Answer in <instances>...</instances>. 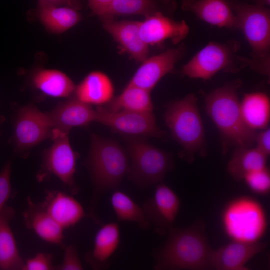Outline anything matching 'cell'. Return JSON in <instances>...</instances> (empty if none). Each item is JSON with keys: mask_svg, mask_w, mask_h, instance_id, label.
<instances>
[{"mask_svg": "<svg viewBox=\"0 0 270 270\" xmlns=\"http://www.w3.org/2000/svg\"><path fill=\"white\" fill-rule=\"evenodd\" d=\"M204 220L186 228H174L164 244L153 253L156 270H210L213 250L209 244Z\"/></svg>", "mask_w": 270, "mask_h": 270, "instance_id": "cell-1", "label": "cell"}, {"mask_svg": "<svg viewBox=\"0 0 270 270\" xmlns=\"http://www.w3.org/2000/svg\"><path fill=\"white\" fill-rule=\"evenodd\" d=\"M53 130L46 112H42L34 104L20 108L14 122V152L26 158L34 147L47 139H52Z\"/></svg>", "mask_w": 270, "mask_h": 270, "instance_id": "cell-10", "label": "cell"}, {"mask_svg": "<svg viewBox=\"0 0 270 270\" xmlns=\"http://www.w3.org/2000/svg\"><path fill=\"white\" fill-rule=\"evenodd\" d=\"M84 164L90 172L94 190L90 216L99 223L100 221L94 212L98 200L104 193L116 190L127 176L130 158L126 149L116 140L92 134Z\"/></svg>", "mask_w": 270, "mask_h": 270, "instance_id": "cell-2", "label": "cell"}, {"mask_svg": "<svg viewBox=\"0 0 270 270\" xmlns=\"http://www.w3.org/2000/svg\"><path fill=\"white\" fill-rule=\"evenodd\" d=\"M242 116L246 124L256 130L267 128L270 118V100L262 92L248 94L240 102Z\"/></svg>", "mask_w": 270, "mask_h": 270, "instance_id": "cell-26", "label": "cell"}, {"mask_svg": "<svg viewBox=\"0 0 270 270\" xmlns=\"http://www.w3.org/2000/svg\"><path fill=\"white\" fill-rule=\"evenodd\" d=\"M241 84L235 80L204 94L206 108L224 138L237 146L252 148L257 132L246 124L242 116L238 96Z\"/></svg>", "mask_w": 270, "mask_h": 270, "instance_id": "cell-3", "label": "cell"}, {"mask_svg": "<svg viewBox=\"0 0 270 270\" xmlns=\"http://www.w3.org/2000/svg\"><path fill=\"white\" fill-rule=\"evenodd\" d=\"M56 270L53 265L51 254L38 253L26 262L24 270Z\"/></svg>", "mask_w": 270, "mask_h": 270, "instance_id": "cell-34", "label": "cell"}, {"mask_svg": "<svg viewBox=\"0 0 270 270\" xmlns=\"http://www.w3.org/2000/svg\"><path fill=\"white\" fill-rule=\"evenodd\" d=\"M39 18L47 30L59 34L77 24L82 16L72 7L44 5L39 6Z\"/></svg>", "mask_w": 270, "mask_h": 270, "instance_id": "cell-27", "label": "cell"}, {"mask_svg": "<svg viewBox=\"0 0 270 270\" xmlns=\"http://www.w3.org/2000/svg\"><path fill=\"white\" fill-rule=\"evenodd\" d=\"M268 157L256 148L238 146L228 163V172L236 180H243L247 174L266 166Z\"/></svg>", "mask_w": 270, "mask_h": 270, "instance_id": "cell-28", "label": "cell"}, {"mask_svg": "<svg viewBox=\"0 0 270 270\" xmlns=\"http://www.w3.org/2000/svg\"><path fill=\"white\" fill-rule=\"evenodd\" d=\"M38 1L39 6L44 5H68L69 6L75 8H77L78 6L75 0H38Z\"/></svg>", "mask_w": 270, "mask_h": 270, "instance_id": "cell-37", "label": "cell"}, {"mask_svg": "<svg viewBox=\"0 0 270 270\" xmlns=\"http://www.w3.org/2000/svg\"><path fill=\"white\" fill-rule=\"evenodd\" d=\"M180 206V200L174 190L159 183L153 196L144 202L142 208L156 232L165 236L174 227Z\"/></svg>", "mask_w": 270, "mask_h": 270, "instance_id": "cell-12", "label": "cell"}, {"mask_svg": "<svg viewBox=\"0 0 270 270\" xmlns=\"http://www.w3.org/2000/svg\"><path fill=\"white\" fill-rule=\"evenodd\" d=\"M41 204L64 229L74 226L86 216L76 199L62 192L46 190L45 200Z\"/></svg>", "mask_w": 270, "mask_h": 270, "instance_id": "cell-18", "label": "cell"}, {"mask_svg": "<svg viewBox=\"0 0 270 270\" xmlns=\"http://www.w3.org/2000/svg\"><path fill=\"white\" fill-rule=\"evenodd\" d=\"M198 98L193 94L168 104L164 120L172 137L183 148L186 158L206 154L205 131L198 106Z\"/></svg>", "mask_w": 270, "mask_h": 270, "instance_id": "cell-5", "label": "cell"}, {"mask_svg": "<svg viewBox=\"0 0 270 270\" xmlns=\"http://www.w3.org/2000/svg\"><path fill=\"white\" fill-rule=\"evenodd\" d=\"M69 134L54 130L53 144L44 151L40 168L36 178L42 182L51 175L58 178L72 195L80 190L75 180L76 161L79 154L72 149Z\"/></svg>", "mask_w": 270, "mask_h": 270, "instance_id": "cell-9", "label": "cell"}, {"mask_svg": "<svg viewBox=\"0 0 270 270\" xmlns=\"http://www.w3.org/2000/svg\"><path fill=\"white\" fill-rule=\"evenodd\" d=\"M268 243H252L232 241L216 250H213L210 268L216 270H246L247 262L263 252Z\"/></svg>", "mask_w": 270, "mask_h": 270, "instance_id": "cell-17", "label": "cell"}, {"mask_svg": "<svg viewBox=\"0 0 270 270\" xmlns=\"http://www.w3.org/2000/svg\"><path fill=\"white\" fill-rule=\"evenodd\" d=\"M124 138L130 158L128 178L142 189L160 183L174 166L172 156L146 138Z\"/></svg>", "mask_w": 270, "mask_h": 270, "instance_id": "cell-6", "label": "cell"}, {"mask_svg": "<svg viewBox=\"0 0 270 270\" xmlns=\"http://www.w3.org/2000/svg\"><path fill=\"white\" fill-rule=\"evenodd\" d=\"M154 0H114L103 17L115 16L144 15L146 17L157 12Z\"/></svg>", "mask_w": 270, "mask_h": 270, "instance_id": "cell-30", "label": "cell"}, {"mask_svg": "<svg viewBox=\"0 0 270 270\" xmlns=\"http://www.w3.org/2000/svg\"><path fill=\"white\" fill-rule=\"evenodd\" d=\"M5 118L0 114V126L5 121Z\"/></svg>", "mask_w": 270, "mask_h": 270, "instance_id": "cell-39", "label": "cell"}, {"mask_svg": "<svg viewBox=\"0 0 270 270\" xmlns=\"http://www.w3.org/2000/svg\"><path fill=\"white\" fill-rule=\"evenodd\" d=\"M139 31L141 38L148 46H154L167 40L178 44L188 36L190 28L184 20L174 21L157 11L140 22Z\"/></svg>", "mask_w": 270, "mask_h": 270, "instance_id": "cell-14", "label": "cell"}, {"mask_svg": "<svg viewBox=\"0 0 270 270\" xmlns=\"http://www.w3.org/2000/svg\"><path fill=\"white\" fill-rule=\"evenodd\" d=\"M103 27L118 44L122 53L128 54L136 62H142L148 58L149 46L140 38V22L106 18Z\"/></svg>", "mask_w": 270, "mask_h": 270, "instance_id": "cell-16", "label": "cell"}, {"mask_svg": "<svg viewBox=\"0 0 270 270\" xmlns=\"http://www.w3.org/2000/svg\"><path fill=\"white\" fill-rule=\"evenodd\" d=\"M150 92L140 88L128 84L120 94L114 96L103 106L111 112H153L154 106Z\"/></svg>", "mask_w": 270, "mask_h": 270, "instance_id": "cell-25", "label": "cell"}, {"mask_svg": "<svg viewBox=\"0 0 270 270\" xmlns=\"http://www.w3.org/2000/svg\"><path fill=\"white\" fill-rule=\"evenodd\" d=\"M254 2L256 4L265 6H270V0H251Z\"/></svg>", "mask_w": 270, "mask_h": 270, "instance_id": "cell-38", "label": "cell"}, {"mask_svg": "<svg viewBox=\"0 0 270 270\" xmlns=\"http://www.w3.org/2000/svg\"><path fill=\"white\" fill-rule=\"evenodd\" d=\"M24 214L26 226L33 230L42 239L49 243L64 246V228L47 212L41 203L36 204L30 197Z\"/></svg>", "mask_w": 270, "mask_h": 270, "instance_id": "cell-21", "label": "cell"}, {"mask_svg": "<svg viewBox=\"0 0 270 270\" xmlns=\"http://www.w3.org/2000/svg\"><path fill=\"white\" fill-rule=\"evenodd\" d=\"M185 52L186 47L182 44L176 48L148 58L142 62L128 84L151 92L163 77L172 72Z\"/></svg>", "mask_w": 270, "mask_h": 270, "instance_id": "cell-13", "label": "cell"}, {"mask_svg": "<svg viewBox=\"0 0 270 270\" xmlns=\"http://www.w3.org/2000/svg\"><path fill=\"white\" fill-rule=\"evenodd\" d=\"M114 88L110 78L100 71L92 72L76 87L75 98L90 104L102 106L114 97Z\"/></svg>", "mask_w": 270, "mask_h": 270, "instance_id": "cell-22", "label": "cell"}, {"mask_svg": "<svg viewBox=\"0 0 270 270\" xmlns=\"http://www.w3.org/2000/svg\"><path fill=\"white\" fill-rule=\"evenodd\" d=\"M256 148L268 156L270 154V130L267 128L259 133L257 132L255 140Z\"/></svg>", "mask_w": 270, "mask_h": 270, "instance_id": "cell-35", "label": "cell"}, {"mask_svg": "<svg viewBox=\"0 0 270 270\" xmlns=\"http://www.w3.org/2000/svg\"><path fill=\"white\" fill-rule=\"evenodd\" d=\"M120 242V230L118 224L110 222L104 224L97 232L92 251L86 254V260L94 270L108 268L112 256Z\"/></svg>", "mask_w": 270, "mask_h": 270, "instance_id": "cell-20", "label": "cell"}, {"mask_svg": "<svg viewBox=\"0 0 270 270\" xmlns=\"http://www.w3.org/2000/svg\"><path fill=\"white\" fill-rule=\"evenodd\" d=\"M240 43L210 42L184 66L182 74L191 78L208 80L220 71L238 72L249 66L250 59L238 54Z\"/></svg>", "mask_w": 270, "mask_h": 270, "instance_id": "cell-8", "label": "cell"}, {"mask_svg": "<svg viewBox=\"0 0 270 270\" xmlns=\"http://www.w3.org/2000/svg\"><path fill=\"white\" fill-rule=\"evenodd\" d=\"M12 208L6 206L0 214V270H24L25 262L20 254L10 226L14 216Z\"/></svg>", "mask_w": 270, "mask_h": 270, "instance_id": "cell-23", "label": "cell"}, {"mask_svg": "<svg viewBox=\"0 0 270 270\" xmlns=\"http://www.w3.org/2000/svg\"><path fill=\"white\" fill-rule=\"evenodd\" d=\"M110 204L118 221L136 222L144 230L152 227L142 207L124 192L115 190L110 198Z\"/></svg>", "mask_w": 270, "mask_h": 270, "instance_id": "cell-29", "label": "cell"}, {"mask_svg": "<svg viewBox=\"0 0 270 270\" xmlns=\"http://www.w3.org/2000/svg\"><path fill=\"white\" fill-rule=\"evenodd\" d=\"M46 113L54 130L66 133H70L74 128L96 122V109L75 97L59 104Z\"/></svg>", "mask_w": 270, "mask_h": 270, "instance_id": "cell-15", "label": "cell"}, {"mask_svg": "<svg viewBox=\"0 0 270 270\" xmlns=\"http://www.w3.org/2000/svg\"><path fill=\"white\" fill-rule=\"evenodd\" d=\"M182 8L211 25L236 28L234 14L226 0H182Z\"/></svg>", "mask_w": 270, "mask_h": 270, "instance_id": "cell-19", "label": "cell"}, {"mask_svg": "<svg viewBox=\"0 0 270 270\" xmlns=\"http://www.w3.org/2000/svg\"><path fill=\"white\" fill-rule=\"evenodd\" d=\"M236 28L244 34L252 49L249 67L264 75L270 70V13L266 6L229 2Z\"/></svg>", "mask_w": 270, "mask_h": 270, "instance_id": "cell-4", "label": "cell"}, {"mask_svg": "<svg viewBox=\"0 0 270 270\" xmlns=\"http://www.w3.org/2000/svg\"><path fill=\"white\" fill-rule=\"evenodd\" d=\"M34 86L42 93L55 98L70 97L76 86L64 72L56 70L41 69L33 75Z\"/></svg>", "mask_w": 270, "mask_h": 270, "instance_id": "cell-24", "label": "cell"}, {"mask_svg": "<svg viewBox=\"0 0 270 270\" xmlns=\"http://www.w3.org/2000/svg\"><path fill=\"white\" fill-rule=\"evenodd\" d=\"M12 162H8L0 172V214L12 194Z\"/></svg>", "mask_w": 270, "mask_h": 270, "instance_id": "cell-32", "label": "cell"}, {"mask_svg": "<svg viewBox=\"0 0 270 270\" xmlns=\"http://www.w3.org/2000/svg\"><path fill=\"white\" fill-rule=\"evenodd\" d=\"M58 270H82L84 267L79 256L76 246L71 244L65 248L62 264L56 267Z\"/></svg>", "mask_w": 270, "mask_h": 270, "instance_id": "cell-33", "label": "cell"}, {"mask_svg": "<svg viewBox=\"0 0 270 270\" xmlns=\"http://www.w3.org/2000/svg\"><path fill=\"white\" fill-rule=\"evenodd\" d=\"M243 180L256 194L266 195L270 192V172L267 166L247 174Z\"/></svg>", "mask_w": 270, "mask_h": 270, "instance_id": "cell-31", "label": "cell"}, {"mask_svg": "<svg viewBox=\"0 0 270 270\" xmlns=\"http://www.w3.org/2000/svg\"><path fill=\"white\" fill-rule=\"evenodd\" d=\"M96 122L124 137L162 138L166 132L156 124L153 112H111L103 106L96 108Z\"/></svg>", "mask_w": 270, "mask_h": 270, "instance_id": "cell-11", "label": "cell"}, {"mask_svg": "<svg viewBox=\"0 0 270 270\" xmlns=\"http://www.w3.org/2000/svg\"><path fill=\"white\" fill-rule=\"evenodd\" d=\"M114 0H88V6L92 12L104 17Z\"/></svg>", "mask_w": 270, "mask_h": 270, "instance_id": "cell-36", "label": "cell"}, {"mask_svg": "<svg viewBox=\"0 0 270 270\" xmlns=\"http://www.w3.org/2000/svg\"><path fill=\"white\" fill-rule=\"evenodd\" d=\"M224 231L232 241L252 243L260 242L268 226L262 205L248 196H241L230 202L222 214Z\"/></svg>", "mask_w": 270, "mask_h": 270, "instance_id": "cell-7", "label": "cell"}]
</instances>
